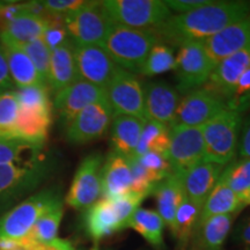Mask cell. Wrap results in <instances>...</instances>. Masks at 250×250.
Returning <instances> with one entry per match:
<instances>
[{"label": "cell", "mask_w": 250, "mask_h": 250, "mask_svg": "<svg viewBox=\"0 0 250 250\" xmlns=\"http://www.w3.org/2000/svg\"><path fill=\"white\" fill-rule=\"evenodd\" d=\"M250 14V2L242 0L212 1L191 12L170 15L153 28L159 41L175 46L204 42L219 31Z\"/></svg>", "instance_id": "cell-1"}, {"label": "cell", "mask_w": 250, "mask_h": 250, "mask_svg": "<svg viewBox=\"0 0 250 250\" xmlns=\"http://www.w3.org/2000/svg\"><path fill=\"white\" fill-rule=\"evenodd\" d=\"M159 42L153 29H133L112 24L101 46L118 67L131 73H140L149 51Z\"/></svg>", "instance_id": "cell-2"}, {"label": "cell", "mask_w": 250, "mask_h": 250, "mask_svg": "<svg viewBox=\"0 0 250 250\" xmlns=\"http://www.w3.org/2000/svg\"><path fill=\"white\" fill-rule=\"evenodd\" d=\"M144 201L136 195L100 198L86 210L85 227L93 241L99 242L127 228L129 220Z\"/></svg>", "instance_id": "cell-3"}, {"label": "cell", "mask_w": 250, "mask_h": 250, "mask_svg": "<svg viewBox=\"0 0 250 250\" xmlns=\"http://www.w3.org/2000/svg\"><path fill=\"white\" fill-rule=\"evenodd\" d=\"M241 127V114L230 109L221 111L203 125L205 160L223 167L229 165L236 154Z\"/></svg>", "instance_id": "cell-4"}, {"label": "cell", "mask_w": 250, "mask_h": 250, "mask_svg": "<svg viewBox=\"0 0 250 250\" xmlns=\"http://www.w3.org/2000/svg\"><path fill=\"white\" fill-rule=\"evenodd\" d=\"M101 6L112 24L133 29H153L171 15L162 0H105Z\"/></svg>", "instance_id": "cell-5"}, {"label": "cell", "mask_w": 250, "mask_h": 250, "mask_svg": "<svg viewBox=\"0 0 250 250\" xmlns=\"http://www.w3.org/2000/svg\"><path fill=\"white\" fill-rule=\"evenodd\" d=\"M62 21L70 40L79 45H101L112 26L101 1H88L83 8L65 15Z\"/></svg>", "instance_id": "cell-6"}, {"label": "cell", "mask_w": 250, "mask_h": 250, "mask_svg": "<svg viewBox=\"0 0 250 250\" xmlns=\"http://www.w3.org/2000/svg\"><path fill=\"white\" fill-rule=\"evenodd\" d=\"M215 64L205 51L203 42L189 43L181 46L175 57V78L179 93L189 94L202 88L210 79Z\"/></svg>", "instance_id": "cell-7"}, {"label": "cell", "mask_w": 250, "mask_h": 250, "mask_svg": "<svg viewBox=\"0 0 250 250\" xmlns=\"http://www.w3.org/2000/svg\"><path fill=\"white\" fill-rule=\"evenodd\" d=\"M58 202H61L59 197L51 191L31 196L0 220V239L15 241L24 239L41 215Z\"/></svg>", "instance_id": "cell-8"}, {"label": "cell", "mask_w": 250, "mask_h": 250, "mask_svg": "<svg viewBox=\"0 0 250 250\" xmlns=\"http://www.w3.org/2000/svg\"><path fill=\"white\" fill-rule=\"evenodd\" d=\"M104 92L115 116L129 115L146 120L144 87L136 74L120 67Z\"/></svg>", "instance_id": "cell-9"}, {"label": "cell", "mask_w": 250, "mask_h": 250, "mask_svg": "<svg viewBox=\"0 0 250 250\" xmlns=\"http://www.w3.org/2000/svg\"><path fill=\"white\" fill-rule=\"evenodd\" d=\"M170 143L167 160L173 174H183L198 162L205 160V144L202 126L176 125L169 129Z\"/></svg>", "instance_id": "cell-10"}, {"label": "cell", "mask_w": 250, "mask_h": 250, "mask_svg": "<svg viewBox=\"0 0 250 250\" xmlns=\"http://www.w3.org/2000/svg\"><path fill=\"white\" fill-rule=\"evenodd\" d=\"M226 109L227 104L221 96L202 87L187 94L180 101L171 126H203Z\"/></svg>", "instance_id": "cell-11"}, {"label": "cell", "mask_w": 250, "mask_h": 250, "mask_svg": "<svg viewBox=\"0 0 250 250\" xmlns=\"http://www.w3.org/2000/svg\"><path fill=\"white\" fill-rule=\"evenodd\" d=\"M101 154H90L83 159L66 196V203L76 210H87L101 197Z\"/></svg>", "instance_id": "cell-12"}, {"label": "cell", "mask_w": 250, "mask_h": 250, "mask_svg": "<svg viewBox=\"0 0 250 250\" xmlns=\"http://www.w3.org/2000/svg\"><path fill=\"white\" fill-rule=\"evenodd\" d=\"M115 115L107 99L86 107L66 124V138L73 144H86L102 137Z\"/></svg>", "instance_id": "cell-13"}, {"label": "cell", "mask_w": 250, "mask_h": 250, "mask_svg": "<svg viewBox=\"0 0 250 250\" xmlns=\"http://www.w3.org/2000/svg\"><path fill=\"white\" fill-rule=\"evenodd\" d=\"M74 59L79 79L105 89L118 71V65L101 45H79L73 43Z\"/></svg>", "instance_id": "cell-14"}, {"label": "cell", "mask_w": 250, "mask_h": 250, "mask_svg": "<svg viewBox=\"0 0 250 250\" xmlns=\"http://www.w3.org/2000/svg\"><path fill=\"white\" fill-rule=\"evenodd\" d=\"M43 14L41 1L23 4L22 11L2 26L0 33L19 45L42 39L49 26V14L46 17Z\"/></svg>", "instance_id": "cell-15"}, {"label": "cell", "mask_w": 250, "mask_h": 250, "mask_svg": "<svg viewBox=\"0 0 250 250\" xmlns=\"http://www.w3.org/2000/svg\"><path fill=\"white\" fill-rule=\"evenodd\" d=\"M104 99V89L79 79L56 93L54 107L61 120L67 124L86 107Z\"/></svg>", "instance_id": "cell-16"}, {"label": "cell", "mask_w": 250, "mask_h": 250, "mask_svg": "<svg viewBox=\"0 0 250 250\" xmlns=\"http://www.w3.org/2000/svg\"><path fill=\"white\" fill-rule=\"evenodd\" d=\"M144 95L146 121L158 122L170 129L180 104L177 89L165 81H152L144 88Z\"/></svg>", "instance_id": "cell-17"}, {"label": "cell", "mask_w": 250, "mask_h": 250, "mask_svg": "<svg viewBox=\"0 0 250 250\" xmlns=\"http://www.w3.org/2000/svg\"><path fill=\"white\" fill-rule=\"evenodd\" d=\"M205 51L215 65L225 58L250 46V14L203 42Z\"/></svg>", "instance_id": "cell-18"}, {"label": "cell", "mask_w": 250, "mask_h": 250, "mask_svg": "<svg viewBox=\"0 0 250 250\" xmlns=\"http://www.w3.org/2000/svg\"><path fill=\"white\" fill-rule=\"evenodd\" d=\"M224 168L223 166L203 160L181 174L187 198L203 208L208 195L217 186Z\"/></svg>", "instance_id": "cell-19"}, {"label": "cell", "mask_w": 250, "mask_h": 250, "mask_svg": "<svg viewBox=\"0 0 250 250\" xmlns=\"http://www.w3.org/2000/svg\"><path fill=\"white\" fill-rule=\"evenodd\" d=\"M248 68H250V46L218 62L204 87L218 94L226 102L236 81Z\"/></svg>", "instance_id": "cell-20"}, {"label": "cell", "mask_w": 250, "mask_h": 250, "mask_svg": "<svg viewBox=\"0 0 250 250\" xmlns=\"http://www.w3.org/2000/svg\"><path fill=\"white\" fill-rule=\"evenodd\" d=\"M0 45L4 51L9 76L18 88L36 85L46 86L41 79L39 72L36 71L33 62L22 46L14 43L1 33H0Z\"/></svg>", "instance_id": "cell-21"}, {"label": "cell", "mask_w": 250, "mask_h": 250, "mask_svg": "<svg viewBox=\"0 0 250 250\" xmlns=\"http://www.w3.org/2000/svg\"><path fill=\"white\" fill-rule=\"evenodd\" d=\"M132 174L129 159L111 152L101 168V198H116L131 193Z\"/></svg>", "instance_id": "cell-22"}, {"label": "cell", "mask_w": 250, "mask_h": 250, "mask_svg": "<svg viewBox=\"0 0 250 250\" xmlns=\"http://www.w3.org/2000/svg\"><path fill=\"white\" fill-rule=\"evenodd\" d=\"M237 213L215 215L199 221L190 240V250H220Z\"/></svg>", "instance_id": "cell-23"}, {"label": "cell", "mask_w": 250, "mask_h": 250, "mask_svg": "<svg viewBox=\"0 0 250 250\" xmlns=\"http://www.w3.org/2000/svg\"><path fill=\"white\" fill-rule=\"evenodd\" d=\"M51 109L20 107L15 123V139L42 146L51 126Z\"/></svg>", "instance_id": "cell-24"}, {"label": "cell", "mask_w": 250, "mask_h": 250, "mask_svg": "<svg viewBox=\"0 0 250 250\" xmlns=\"http://www.w3.org/2000/svg\"><path fill=\"white\" fill-rule=\"evenodd\" d=\"M152 195L156 203V212L164 220L165 226L174 229L175 215L186 198V193L181 181L180 174H170L166 179L155 184Z\"/></svg>", "instance_id": "cell-25"}, {"label": "cell", "mask_w": 250, "mask_h": 250, "mask_svg": "<svg viewBox=\"0 0 250 250\" xmlns=\"http://www.w3.org/2000/svg\"><path fill=\"white\" fill-rule=\"evenodd\" d=\"M146 122L144 118L129 115L115 116L111 123L110 136L112 152L125 158H133Z\"/></svg>", "instance_id": "cell-26"}, {"label": "cell", "mask_w": 250, "mask_h": 250, "mask_svg": "<svg viewBox=\"0 0 250 250\" xmlns=\"http://www.w3.org/2000/svg\"><path fill=\"white\" fill-rule=\"evenodd\" d=\"M77 80H79V74L74 59L73 42L70 40L51 51L48 86L58 93Z\"/></svg>", "instance_id": "cell-27"}, {"label": "cell", "mask_w": 250, "mask_h": 250, "mask_svg": "<svg viewBox=\"0 0 250 250\" xmlns=\"http://www.w3.org/2000/svg\"><path fill=\"white\" fill-rule=\"evenodd\" d=\"M42 173L40 158L31 161L0 165V197L22 190L36 182Z\"/></svg>", "instance_id": "cell-28"}, {"label": "cell", "mask_w": 250, "mask_h": 250, "mask_svg": "<svg viewBox=\"0 0 250 250\" xmlns=\"http://www.w3.org/2000/svg\"><path fill=\"white\" fill-rule=\"evenodd\" d=\"M245 206V203L233 190L218 181L217 186L213 188L204 203L198 223L215 215L239 213Z\"/></svg>", "instance_id": "cell-29"}, {"label": "cell", "mask_w": 250, "mask_h": 250, "mask_svg": "<svg viewBox=\"0 0 250 250\" xmlns=\"http://www.w3.org/2000/svg\"><path fill=\"white\" fill-rule=\"evenodd\" d=\"M127 228H132L155 249L165 248V223L156 211L139 208L129 220Z\"/></svg>", "instance_id": "cell-30"}, {"label": "cell", "mask_w": 250, "mask_h": 250, "mask_svg": "<svg viewBox=\"0 0 250 250\" xmlns=\"http://www.w3.org/2000/svg\"><path fill=\"white\" fill-rule=\"evenodd\" d=\"M201 212L202 208L189 201L187 197L180 205L175 215L174 229L171 234L177 240V243L182 249H187V247L189 246L195 228L198 224L199 217H201Z\"/></svg>", "instance_id": "cell-31"}, {"label": "cell", "mask_w": 250, "mask_h": 250, "mask_svg": "<svg viewBox=\"0 0 250 250\" xmlns=\"http://www.w3.org/2000/svg\"><path fill=\"white\" fill-rule=\"evenodd\" d=\"M169 143V127L161 123H158V122L147 121L145 126H144L142 137H140L139 144L136 149V154H134L133 158L148 152L159 153V154L165 155L167 158Z\"/></svg>", "instance_id": "cell-32"}, {"label": "cell", "mask_w": 250, "mask_h": 250, "mask_svg": "<svg viewBox=\"0 0 250 250\" xmlns=\"http://www.w3.org/2000/svg\"><path fill=\"white\" fill-rule=\"evenodd\" d=\"M219 182L226 184L233 190L241 201L247 205V197L250 192V160L241 159L239 161L230 162L224 168Z\"/></svg>", "instance_id": "cell-33"}, {"label": "cell", "mask_w": 250, "mask_h": 250, "mask_svg": "<svg viewBox=\"0 0 250 250\" xmlns=\"http://www.w3.org/2000/svg\"><path fill=\"white\" fill-rule=\"evenodd\" d=\"M62 215L64 208L61 201L41 215L26 237L36 243H48L57 239Z\"/></svg>", "instance_id": "cell-34"}, {"label": "cell", "mask_w": 250, "mask_h": 250, "mask_svg": "<svg viewBox=\"0 0 250 250\" xmlns=\"http://www.w3.org/2000/svg\"><path fill=\"white\" fill-rule=\"evenodd\" d=\"M41 147L20 139L0 140V165L36 160L40 158Z\"/></svg>", "instance_id": "cell-35"}, {"label": "cell", "mask_w": 250, "mask_h": 250, "mask_svg": "<svg viewBox=\"0 0 250 250\" xmlns=\"http://www.w3.org/2000/svg\"><path fill=\"white\" fill-rule=\"evenodd\" d=\"M175 56L173 49L165 43H156L149 51L140 73L146 77H154L158 74L174 70Z\"/></svg>", "instance_id": "cell-36"}, {"label": "cell", "mask_w": 250, "mask_h": 250, "mask_svg": "<svg viewBox=\"0 0 250 250\" xmlns=\"http://www.w3.org/2000/svg\"><path fill=\"white\" fill-rule=\"evenodd\" d=\"M19 109L20 104L13 90L0 94V140L15 139L14 129Z\"/></svg>", "instance_id": "cell-37"}, {"label": "cell", "mask_w": 250, "mask_h": 250, "mask_svg": "<svg viewBox=\"0 0 250 250\" xmlns=\"http://www.w3.org/2000/svg\"><path fill=\"white\" fill-rule=\"evenodd\" d=\"M22 49L26 51V54L29 56V58L33 62L36 71L39 72L41 79L43 83L48 86V77H49V68H50V58H51V50L48 48L44 41L42 39L35 40L33 42L27 43V44L21 45Z\"/></svg>", "instance_id": "cell-38"}, {"label": "cell", "mask_w": 250, "mask_h": 250, "mask_svg": "<svg viewBox=\"0 0 250 250\" xmlns=\"http://www.w3.org/2000/svg\"><path fill=\"white\" fill-rule=\"evenodd\" d=\"M20 107L51 109L48 86L36 85L13 90Z\"/></svg>", "instance_id": "cell-39"}, {"label": "cell", "mask_w": 250, "mask_h": 250, "mask_svg": "<svg viewBox=\"0 0 250 250\" xmlns=\"http://www.w3.org/2000/svg\"><path fill=\"white\" fill-rule=\"evenodd\" d=\"M132 174V186H131V193L145 199L146 197L152 195L153 189L155 187V180L136 158H127Z\"/></svg>", "instance_id": "cell-40"}, {"label": "cell", "mask_w": 250, "mask_h": 250, "mask_svg": "<svg viewBox=\"0 0 250 250\" xmlns=\"http://www.w3.org/2000/svg\"><path fill=\"white\" fill-rule=\"evenodd\" d=\"M227 108L241 114L250 107V68H248L233 87L226 99Z\"/></svg>", "instance_id": "cell-41"}, {"label": "cell", "mask_w": 250, "mask_h": 250, "mask_svg": "<svg viewBox=\"0 0 250 250\" xmlns=\"http://www.w3.org/2000/svg\"><path fill=\"white\" fill-rule=\"evenodd\" d=\"M136 159L152 175L156 183H159L167 176H169L170 174H173L170 164L168 162L167 158L165 155L159 154V153L148 152L143 155L136 156Z\"/></svg>", "instance_id": "cell-42"}, {"label": "cell", "mask_w": 250, "mask_h": 250, "mask_svg": "<svg viewBox=\"0 0 250 250\" xmlns=\"http://www.w3.org/2000/svg\"><path fill=\"white\" fill-rule=\"evenodd\" d=\"M41 4L48 14L64 18L65 15L83 8V6L88 4V1H83V0H46V1H41Z\"/></svg>", "instance_id": "cell-43"}, {"label": "cell", "mask_w": 250, "mask_h": 250, "mask_svg": "<svg viewBox=\"0 0 250 250\" xmlns=\"http://www.w3.org/2000/svg\"><path fill=\"white\" fill-rule=\"evenodd\" d=\"M211 1L212 0H166L165 4L170 11L183 14L202 7V6L208 5Z\"/></svg>", "instance_id": "cell-44"}, {"label": "cell", "mask_w": 250, "mask_h": 250, "mask_svg": "<svg viewBox=\"0 0 250 250\" xmlns=\"http://www.w3.org/2000/svg\"><path fill=\"white\" fill-rule=\"evenodd\" d=\"M237 148L240 158L250 160V116L247 118L245 124H242Z\"/></svg>", "instance_id": "cell-45"}, {"label": "cell", "mask_w": 250, "mask_h": 250, "mask_svg": "<svg viewBox=\"0 0 250 250\" xmlns=\"http://www.w3.org/2000/svg\"><path fill=\"white\" fill-rule=\"evenodd\" d=\"M14 87L13 81L9 76L7 62L2 51L1 45H0V94L5 92H11V89Z\"/></svg>", "instance_id": "cell-46"}, {"label": "cell", "mask_w": 250, "mask_h": 250, "mask_svg": "<svg viewBox=\"0 0 250 250\" xmlns=\"http://www.w3.org/2000/svg\"><path fill=\"white\" fill-rule=\"evenodd\" d=\"M36 250H76L68 240L55 239L48 243H37Z\"/></svg>", "instance_id": "cell-47"}, {"label": "cell", "mask_w": 250, "mask_h": 250, "mask_svg": "<svg viewBox=\"0 0 250 250\" xmlns=\"http://www.w3.org/2000/svg\"><path fill=\"white\" fill-rule=\"evenodd\" d=\"M236 236L245 245L250 246V220L245 221L241 226L237 228Z\"/></svg>", "instance_id": "cell-48"}, {"label": "cell", "mask_w": 250, "mask_h": 250, "mask_svg": "<svg viewBox=\"0 0 250 250\" xmlns=\"http://www.w3.org/2000/svg\"><path fill=\"white\" fill-rule=\"evenodd\" d=\"M36 246H37L36 242L31 241V240L24 237V239L20 240V245H19L17 248L12 250H36Z\"/></svg>", "instance_id": "cell-49"}, {"label": "cell", "mask_w": 250, "mask_h": 250, "mask_svg": "<svg viewBox=\"0 0 250 250\" xmlns=\"http://www.w3.org/2000/svg\"><path fill=\"white\" fill-rule=\"evenodd\" d=\"M246 203H247V205H248V204H250V192H249V195H248V197H247V201H246Z\"/></svg>", "instance_id": "cell-50"}, {"label": "cell", "mask_w": 250, "mask_h": 250, "mask_svg": "<svg viewBox=\"0 0 250 250\" xmlns=\"http://www.w3.org/2000/svg\"><path fill=\"white\" fill-rule=\"evenodd\" d=\"M90 250H101V249H100L98 246H94V247H93V248H92V249H90Z\"/></svg>", "instance_id": "cell-51"}]
</instances>
